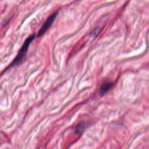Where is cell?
Segmentation results:
<instances>
[{
  "mask_svg": "<svg viewBox=\"0 0 149 149\" xmlns=\"http://www.w3.org/2000/svg\"><path fill=\"white\" fill-rule=\"evenodd\" d=\"M57 15H58V12H55L54 13L50 15L47 19V20L43 23L42 26L41 27L40 29L39 30V31L38 32V35H37L38 37H40V36H42L45 33V31L49 28V27L51 26V24L54 22Z\"/></svg>",
  "mask_w": 149,
  "mask_h": 149,
  "instance_id": "7a4b0ae2",
  "label": "cell"
},
{
  "mask_svg": "<svg viewBox=\"0 0 149 149\" xmlns=\"http://www.w3.org/2000/svg\"><path fill=\"white\" fill-rule=\"evenodd\" d=\"M35 37H36L35 34L31 35L25 40V41L24 42V44H23L22 47L20 49L17 55H16V56L15 57V58L14 59L13 62L9 65V66L7 67V68L5 70H6L7 69H8L14 66L17 65L22 62V61L24 59V58L27 53V49L29 48L30 44L34 40V39L35 38Z\"/></svg>",
  "mask_w": 149,
  "mask_h": 149,
  "instance_id": "6da1fadb",
  "label": "cell"
},
{
  "mask_svg": "<svg viewBox=\"0 0 149 149\" xmlns=\"http://www.w3.org/2000/svg\"><path fill=\"white\" fill-rule=\"evenodd\" d=\"M85 127V123H79L75 127V131L76 133H80L82 132Z\"/></svg>",
  "mask_w": 149,
  "mask_h": 149,
  "instance_id": "277c9868",
  "label": "cell"
},
{
  "mask_svg": "<svg viewBox=\"0 0 149 149\" xmlns=\"http://www.w3.org/2000/svg\"><path fill=\"white\" fill-rule=\"evenodd\" d=\"M113 86V83L112 81H106L100 87L99 90V93L100 95H103L108 90H109Z\"/></svg>",
  "mask_w": 149,
  "mask_h": 149,
  "instance_id": "3957f363",
  "label": "cell"
}]
</instances>
